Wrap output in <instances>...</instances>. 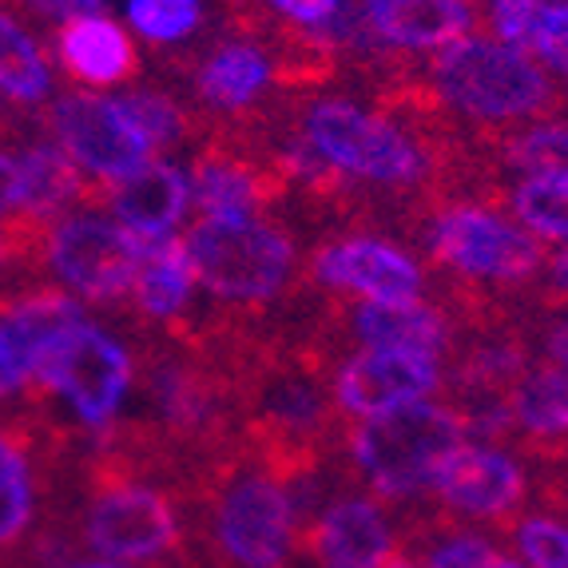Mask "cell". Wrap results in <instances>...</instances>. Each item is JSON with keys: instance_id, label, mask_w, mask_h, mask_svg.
<instances>
[{"instance_id": "obj_1", "label": "cell", "mask_w": 568, "mask_h": 568, "mask_svg": "<svg viewBox=\"0 0 568 568\" xmlns=\"http://www.w3.org/2000/svg\"><path fill=\"white\" fill-rule=\"evenodd\" d=\"M394 88L465 140H489L525 123L568 115V88L521 48L474 32L429 57L406 60Z\"/></svg>"}, {"instance_id": "obj_2", "label": "cell", "mask_w": 568, "mask_h": 568, "mask_svg": "<svg viewBox=\"0 0 568 568\" xmlns=\"http://www.w3.org/2000/svg\"><path fill=\"white\" fill-rule=\"evenodd\" d=\"M195 263L207 314L227 323H275L306 291V251L298 231L275 215L255 219H195L183 231ZM191 314V318H195Z\"/></svg>"}, {"instance_id": "obj_3", "label": "cell", "mask_w": 568, "mask_h": 568, "mask_svg": "<svg viewBox=\"0 0 568 568\" xmlns=\"http://www.w3.org/2000/svg\"><path fill=\"white\" fill-rule=\"evenodd\" d=\"M187 497L200 501V525L223 568H286L294 560L303 525L291 489L243 442L211 462Z\"/></svg>"}, {"instance_id": "obj_4", "label": "cell", "mask_w": 568, "mask_h": 568, "mask_svg": "<svg viewBox=\"0 0 568 568\" xmlns=\"http://www.w3.org/2000/svg\"><path fill=\"white\" fill-rule=\"evenodd\" d=\"M465 437L462 417L449 402H409L366 422L342 426V454L369 497L389 505L422 501L434 465Z\"/></svg>"}, {"instance_id": "obj_5", "label": "cell", "mask_w": 568, "mask_h": 568, "mask_svg": "<svg viewBox=\"0 0 568 568\" xmlns=\"http://www.w3.org/2000/svg\"><path fill=\"white\" fill-rule=\"evenodd\" d=\"M171 481L148 474H128L120 465L95 457L92 493L84 505L80 537L104 560L120 565H155L183 549V509Z\"/></svg>"}, {"instance_id": "obj_6", "label": "cell", "mask_w": 568, "mask_h": 568, "mask_svg": "<svg viewBox=\"0 0 568 568\" xmlns=\"http://www.w3.org/2000/svg\"><path fill=\"white\" fill-rule=\"evenodd\" d=\"M135 386V346L108 326L84 323L68 326L64 334L48 342L32 362V394L37 398H60L77 426L88 434H104L120 422V409Z\"/></svg>"}, {"instance_id": "obj_7", "label": "cell", "mask_w": 568, "mask_h": 568, "mask_svg": "<svg viewBox=\"0 0 568 568\" xmlns=\"http://www.w3.org/2000/svg\"><path fill=\"white\" fill-rule=\"evenodd\" d=\"M306 291L354 303H417L434 294L426 263L398 235L374 227L323 231L306 251Z\"/></svg>"}, {"instance_id": "obj_8", "label": "cell", "mask_w": 568, "mask_h": 568, "mask_svg": "<svg viewBox=\"0 0 568 568\" xmlns=\"http://www.w3.org/2000/svg\"><path fill=\"white\" fill-rule=\"evenodd\" d=\"M187 183L200 219H255L294 200L278 155L251 132L203 135L191 152Z\"/></svg>"}, {"instance_id": "obj_9", "label": "cell", "mask_w": 568, "mask_h": 568, "mask_svg": "<svg viewBox=\"0 0 568 568\" xmlns=\"http://www.w3.org/2000/svg\"><path fill=\"white\" fill-rule=\"evenodd\" d=\"M143 246L104 211H72L48 239V275L77 303L100 306L115 318L132 294Z\"/></svg>"}, {"instance_id": "obj_10", "label": "cell", "mask_w": 568, "mask_h": 568, "mask_svg": "<svg viewBox=\"0 0 568 568\" xmlns=\"http://www.w3.org/2000/svg\"><path fill=\"white\" fill-rule=\"evenodd\" d=\"M37 128L52 143L64 148L68 160L77 163L95 187L132 180L135 171H143L155 160L148 135L135 128V120L112 95H52L37 112Z\"/></svg>"}, {"instance_id": "obj_11", "label": "cell", "mask_w": 568, "mask_h": 568, "mask_svg": "<svg viewBox=\"0 0 568 568\" xmlns=\"http://www.w3.org/2000/svg\"><path fill=\"white\" fill-rule=\"evenodd\" d=\"M529 493V474L521 457L485 442H462L434 465L422 501H434L442 513L477 517V521H505L521 509Z\"/></svg>"}, {"instance_id": "obj_12", "label": "cell", "mask_w": 568, "mask_h": 568, "mask_svg": "<svg viewBox=\"0 0 568 568\" xmlns=\"http://www.w3.org/2000/svg\"><path fill=\"white\" fill-rule=\"evenodd\" d=\"M442 382H446V366L426 354L354 351L334 366L331 394L342 422H366L409 402L437 398Z\"/></svg>"}, {"instance_id": "obj_13", "label": "cell", "mask_w": 568, "mask_h": 568, "mask_svg": "<svg viewBox=\"0 0 568 568\" xmlns=\"http://www.w3.org/2000/svg\"><path fill=\"white\" fill-rule=\"evenodd\" d=\"M354 17L389 57L417 60L485 29V0H351Z\"/></svg>"}, {"instance_id": "obj_14", "label": "cell", "mask_w": 568, "mask_h": 568, "mask_svg": "<svg viewBox=\"0 0 568 568\" xmlns=\"http://www.w3.org/2000/svg\"><path fill=\"white\" fill-rule=\"evenodd\" d=\"M318 568H382L398 552V529L378 497L342 489L314 513L298 537Z\"/></svg>"}, {"instance_id": "obj_15", "label": "cell", "mask_w": 568, "mask_h": 568, "mask_svg": "<svg viewBox=\"0 0 568 568\" xmlns=\"http://www.w3.org/2000/svg\"><path fill=\"white\" fill-rule=\"evenodd\" d=\"M52 64L64 72L72 92H115L140 84L143 57L140 44L120 20L108 12L72 17L52 29Z\"/></svg>"}, {"instance_id": "obj_16", "label": "cell", "mask_w": 568, "mask_h": 568, "mask_svg": "<svg viewBox=\"0 0 568 568\" xmlns=\"http://www.w3.org/2000/svg\"><path fill=\"white\" fill-rule=\"evenodd\" d=\"M195 298H200V278L183 235L155 239L143 246L132 294L115 314V323H123L132 334H171L195 314Z\"/></svg>"}, {"instance_id": "obj_17", "label": "cell", "mask_w": 568, "mask_h": 568, "mask_svg": "<svg viewBox=\"0 0 568 568\" xmlns=\"http://www.w3.org/2000/svg\"><path fill=\"white\" fill-rule=\"evenodd\" d=\"M187 207V171L171 160H152L143 171H135L132 180L112 183V187H92V207L88 211H104L140 243H155V239H168L180 227Z\"/></svg>"}, {"instance_id": "obj_18", "label": "cell", "mask_w": 568, "mask_h": 568, "mask_svg": "<svg viewBox=\"0 0 568 568\" xmlns=\"http://www.w3.org/2000/svg\"><path fill=\"white\" fill-rule=\"evenodd\" d=\"M48 437H52V429L32 406L17 409L9 422H0V549L24 540V532L37 521V446Z\"/></svg>"}, {"instance_id": "obj_19", "label": "cell", "mask_w": 568, "mask_h": 568, "mask_svg": "<svg viewBox=\"0 0 568 568\" xmlns=\"http://www.w3.org/2000/svg\"><path fill=\"white\" fill-rule=\"evenodd\" d=\"M509 437L540 465L568 462V374L532 362L509 402Z\"/></svg>"}, {"instance_id": "obj_20", "label": "cell", "mask_w": 568, "mask_h": 568, "mask_svg": "<svg viewBox=\"0 0 568 568\" xmlns=\"http://www.w3.org/2000/svg\"><path fill=\"white\" fill-rule=\"evenodd\" d=\"M20 175H24V191H20V215L24 219L57 227L60 219L72 215V211L92 207L95 183L40 128L20 148Z\"/></svg>"}, {"instance_id": "obj_21", "label": "cell", "mask_w": 568, "mask_h": 568, "mask_svg": "<svg viewBox=\"0 0 568 568\" xmlns=\"http://www.w3.org/2000/svg\"><path fill=\"white\" fill-rule=\"evenodd\" d=\"M474 148L501 180H568V115L525 123Z\"/></svg>"}, {"instance_id": "obj_22", "label": "cell", "mask_w": 568, "mask_h": 568, "mask_svg": "<svg viewBox=\"0 0 568 568\" xmlns=\"http://www.w3.org/2000/svg\"><path fill=\"white\" fill-rule=\"evenodd\" d=\"M120 108L135 120L152 152H195L207 135V123L200 120V112L191 108V100L183 92L168 84H132L123 88V95H115Z\"/></svg>"}, {"instance_id": "obj_23", "label": "cell", "mask_w": 568, "mask_h": 568, "mask_svg": "<svg viewBox=\"0 0 568 568\" xmlns=\"http://www.w3.org/2000/svg\"><path fill=\"white\" fill-rule=\"evenodd\" d=\"M0 95L4 104L37 115L52 100V60L29 32V20L0 4Z\"/></svg>"}, {"instance_id": "obj_24", "label": "cell", "mask_w": 568, "mask_h": 568, "mask_svg": "<svg viewBox=\"0 0 568 568\" xmlns=\"http://www.w3.org/2000/svg\"><path fill=\"white\" fill-rule=\"evenodd\" d=\"M342 9H346V0H215L219 20L278 40H294V44L326 40Z\"/></svg>"}, {"instance_id": "obj_25", "label": "cell", "mask_w": 568, "mask_h": 568, "mask_svg": "<svg viewBox=\"0 0 568 568\" xmlns=\"http://www.w3.org/2000/svg\"><path fill=\"white\" fill-rule=\"evenodd\" d=\"M493 200L540 243H568V180H501Z\"/></svg>"}, {"instance_id": "obj_26", "label": "cell", "mask_w": 568, "mask_h": 568, "mask_svg": "<svg viewBox=\"0 0 568 568\" xmlns=\"http://www.w3.org/2000/svg\"><path fill=\"white\" fill-rule=\"evenodd\" d=\"M132 32L155 52H183V44L207 32V0H128L123 4Z\"/></svg>"}, {"instance_id": "obj_27", "label": "cell", "mask_w": 568, "mask_h": 568, "mask_svg": "<svg viewBox=\"0 0 568 568\" xmlns=\"http://www.w3.org/2000/svg\"><path fill=\"white\" fill-rule=\"evenodd\" d=\"M509 540L525 568H568V513H521L509 525Z\"/></svg>"}, {"instance_id": "obj_28", "label": "cell", "mask_w": 568, "mask_h": 568, "mask_svg": "<svg viewBox=\"0 0 568 568\" xmlns=\"http://www.w3.org/2000/svg\"><path fill=\"white\" fill-rule=\"evenodd\" d=\"M521 326L532 362H545L568 374V303H525Z\"/></svg>"}, {"instance_id": "obj_29", "label": "cell", "mask_w": 568, "mask_h": 568, "mask_svg": "<svg viewBox=\"0 0 568 568\" xmlns=\"http://www.w3.org/2000/svg\"><path fill=\"white\" fill-rule=\"evenodd\" d=\"M426 529L434 532V540H429L422 568H485L493 552H497L489 540L474 529H457V525L442 529V517L426 521Z\"/></svg>"}, {"instance_id": "obj_30", "label": "cell", "mask_w": 568, "mask_h": 568, "mask_svg": "<svg viewBox=\"0 0 568 568\" xmlns=\"http://www.w3.org/2000/svg\"><path fill=\"white\" fill-rule=\"evenodd\" d=\"M529 57L540 60L557 80H568V0H552V4L537 9Z\"/></svg>"}, {"instance_id": "obj_31", "label": "cell", "mask_w": 568, "mask_h": 568, "mask_svg": "<svg viewBox=\"0 0 568 568\" xmlns=\"http://www.w3.org/2000/svg\"><path fill=\"white\" fill-rule=\"evenodd\" d=\"M29 394H32V362L24 354V346L17 342V334L0 318V409L9 406V402H29Z\"/></svg>"}, {"instance_id": "obj_32", "label": "cell", "mask_w": 568, "mask_h": 568, "mask_svg": "<svg viewBox=\"0 0 568 568\" xmlns=\"http://www.w3.org/2000/svg\"><path fill=\"white\" fill-rule=\"evenodd\" d=\"M4 9H12L20 20H40V24H64L72 17H92V12H104L108 0H0Z\"/></svg>"}, {"instance_id": "obj_33", "label": "cell", "mask_w": 568, "mask_h": 568, "mask_svg": "<svg viewBox=\"0 0 568 568\" xmlns=\"http://www.w3.org/2000/svg\"><path fill=\"white\" fill-rule=\"evenodd\" d=\"M20 191H24V175H20V152L0 143V223L20 215Z\"/></svg>"}, {"instance_id": "obj_34", "label": "cell", "mask_w": 568, "mask_h": 568, "mask_svg": "<svg viewBox=\"0 0 568 568\" xmlns=\"http://www.w3.org/2000/svg\"><path fill=\"white\" fill-rule=\"evenodd\" d=\"M529 303H568V243L560 246L557 255H549L545 263V275Z\"/></svg>"}, {"instance_id": "obj_35", "label": "cell", "mask_w": 568, "mask_h": 568, "mask_svg": "<svg viewBox=\"0 0 568 568\" xmlns=\"http://www.w3.org/2000/svg\"><path fill=\"white\" fill-rule=\"evenodd\" d=\"M37 128V115L32 112H20V108H12V104H0V143H9V140H29V135H37L32 132Z\"/></svg>"}, {"instance_id": "obj_36", "label": "cell", "mask_w": 568, "mask_h": 568, "mask_svg": "<svg viewBox=\"0 0 568 568\" xmlns=\"http://www.w3.org/2000/svg\"><path fill=\"white\" fill-rule=\"evenodd\" d=\"M60 568H135V565H120V560H104V557H88V560H68Z\"/></svg>"}, {"instance_id": "obj_37", "label": "cell", "mask_w": 568, "mask_h": 568, "mask_svg": "<svg viewBox=\"0 0 568 568\" xmlns=\"http://www.w3.org/2000/svg\"><path fill=\"white\" fill-rule=\"evenodd\" d=\"M382 568H422V565H417V557H414V552H409V549H402V545H398V552H394V557H389Z\"/></svg>"}, {"instance_id": "obj_38", "label": "cell", "mask_w": 568, "mask_h": 568, "mask_svg": "<svg viewBox=\"0 0 568 568\" xmlns=\"http://www.w3.org/2000/svg\"><path fill=\"white\" fill-rule=\"evenodd\" d=\"M485 568H525V565H521V560H517V557H505V552H493L489 565H485Z\"/></svg>"}, {"instance_id": "obj_39", "label": "cell", "mask_w": 568, "mask_h": 568, "mask_svg": "<svg viewBox=\"0 0 568 568\" xmlns=\"http://www.w3.org/2000/svg\"><path fill=\"white\" fill-rule=\"evenodd\" d=\"M529 4H552V0H529Z\"/></svg>"}]
</instances>
